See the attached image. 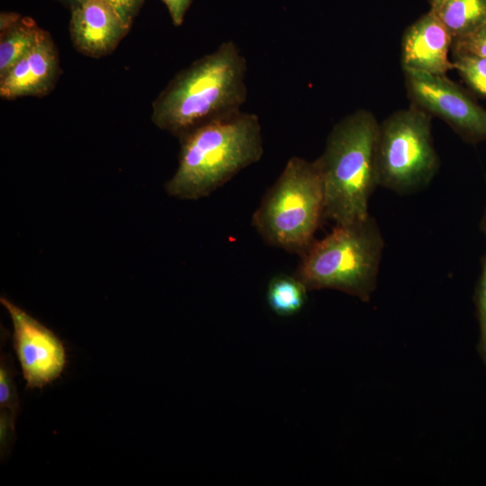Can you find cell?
Segmentation results:
<instances>
[{"mask_svg":"<svg viewBox=\"0 0 486 486\" xmlns=\"http://www.w3.org/2000/svg\"><path fill=\"white\" fill-rule=\"evenodd\" d=\"M247 61L232 40L180 71L152 104V122L180 138L210 121L241 111Z\"/></svg>","mask_w":486,"mask_h":486,"instance_id":"cell-1","label":"cell"},{"mask_svg":"<svg viewBox=\"0 0 486 486\" xmlns=\"http://www.w3.org/2000/svg\"><path fill=\"white\" fill-rule=\"evenodd\" d=\"M179 140L178 166L165 188L181 200L210 195L264 153L258 116L242 111L205 122Z\"/></svg>","mask_w":486,"mask_h":486,"instance_id":"cell-2","label":"cell"},{"mask_svg":"<svg viewBox=\"0 0 486 486\" xmlns=\"http://www.w3.org/2000/svg\"><path fill=\"white\" fill-rule=\"evenodd\" d=\"M378 130L373 113L356 111L334 126L324 152L315 160L323 181L326 219L336 225L350 224L369 216L368 202L378 185Z\"/></svg>","mask_w":486,"mask_h":486,"instance_id":"cell-3","label":"cell"},{"mask_svg":"<svg viewBox=\"0 0 486 486\" xmlns=\"http://www.w3.org/2000/svg\"><path fill=\"white\" fill-rule=\"evenodd\" d=\"M325 194L316 161L292 157L252 216L263 240L300 256L326 219Z\"/></svg>","mask_w":486,"mask_h":486,"instance_id":"cell-4","label":"cell"},{"mask_svg":"<svg viewBox=\"0 0 486 486\" xmlns=\"http://www.w3.org/2000/svg\"><path fill=\"white\" fill-rule=\"evenodd\" d=\"M383 246L379 227L370 215L336 225L300 256L293 274L309 291L335 289L367 302L375 289Z\"/></svg>","mask_w":486,"mask_h":486,"instance_id":"cell-5","label":"cell"},{"mask_svg":"<svg viewBox=\"0 0 486 486\" xmlns=\"http://www.w3.org/2000/svg\"><path fill=\"white\" fill-rule=\"evenodd\" d=\"M429 114L412 104L379 125L378 185L403 194L428 184L432 179L439 160L433 146Z\"/></svg>","mask_w":486,"mask_h":486,"instance_id":"cell-6","label":"cell"},{"mask_svg":"<svg viewBox=\"0 0 486 486\" xmlns=\"http://www.w3.org/2000/svg\"><path fill=\"white\" fill-rule=\"evenodd\" d=\"M413 104L447 122L464 140H486V110L446 76L404 69Z\"/></svg>","mask_w":486,"mask_h":486,"instance_id":"cell-7","label":"cell"},{"mask_svg":"<svg viewBox=\"0 0 486 486\" xmlns=\"http://www.w3.org/2000/svg\"><path fill=\"white\" fill-rule=\"evenodd\" d=\"M13 322V344L26 389H42L62 374L66 349L62 341L46 326L5 297L0 298Z\"/></svg>","mask_w":486,"mask_h":486,"instance_id":"cell-8","label":"cell"},{"mask_svg":"<svg viewBox=\"0 0 486 486\" xmlns=\"http://www.w3.org/2000/svg\"><path fill=\"white\" fill-rule=\"evenodd\" d=\"M70 11L71 41L78 52L88 57L110 54L130 28L104 0H85Z\"/></svg>","mask_w":486,"mask_h":486,"instance_id":"cell-9","label":"cell"},{"mask_svg":"<svg viewBox=\"0 0 486 486\" xmlns=\"http://www.w3.org/2000/svg\"><path fill=\"white\" fill-rule=\"evenodd\" d=\"M453 41L449 32L430 11L405 32L401 49L403 69L446 76L454 69L448 57Z\"/></svg>","mask_w":486,"mask_h":486,"instance_id":"cell-10","label":"cell"},{"mask_svg":"<svg viewBox=\"0 0 486 486\" xmlns=\"http://www.w3.org/2000/svg\"><path fill=\"white\" fill-rule=\"evenodd\" d=\"M58 57L49 34L0 77V96L15 99L22 96H43L52 90L58 76Z\"/></svg>","mask_w":486,"mask_h":486,"instance_id":"cell-11","label":"cell"},{"mask_svg":"<svg viewBox=\"0 0 486 486\" xmlns=\"http://www.w3.org/2000/svg\"><path fill=\"white\" fill-rule=\"evenodd\" d=\"M0 32V77L30 52L48 32L31 18L14 13L1 14Z\"/></svg>","mask_w":486,"mask_h":486,"instance_id":"cell-12","label":"cell"},{"mask_svg":"<svg viewBox=\"0 0 486 486\" xmlns=\"http://www.w3.org/2000/svg\"><path fill=\"white\" fill-rule=\"evenodd\" d=\"M431 11L455 40L486 21V0H440L432 3Z\"/></svg>","mask_w":486,"mask_h":486,"instance_id":"cell-13","label":"cell"},{"mask_svg":"<svg viewBox=\"0 0 486 486\" xmlns=\"http://www.w3.org/2000/svg\"><path fill=\"white\" fill-rule=\"evenodd\" d=\"M309 290L293 274H277L268 283L266 302L278 316L289 317L298 313L307 301Z\"/></svg>","mask_w":486,"mask_h":486,"instance_id":"cell-14","label":"cell"},{"mask_svg":"<svg viewBox=\"0 0 486 486\" xmlns=\"http://www.w3.org/2000/svg\"><path fill=\"white\" fill-rule=\"evenodd\" d=\"M454 64L466 83L486 98V58L467 52H454Z\"/></svg>","mask_w":486,"mask_h":486,"instance_id":"cell-15","label":"cell"},{"mask_svg":"<svg viewBox=\"0 0 486 486\" xmlns=\"http://www.w3.org/2000/svg\"><path fill=\"white\" fill-rule=\"evenodd\" d=\"M14 374L15 370L12 356L2 352L0 359V410H7L16 417L19 410V397Z\"/></svg>","mask_w":486,"mask_h":486,"instance_id":"cell-16","label":"cell"},{"mask_svg":"<svg viewBox=\"0 0 486 486\" xmlns=\"http://www.w3.org/2000/svg\"><path fill=\"white\" fill-rule=\"evenodd\" d=\"M480 228L486 237V206L480 223ZM482 273L474 293V302L480 324V338L477 350L482 362L486 364V252L482 258Z\"/></svg>","mask_w":486,"mask_h":486,"instance_id":"cell-17","label":"cell"},{"mask_svg":"<svg viewBox=\"0 0 486 486\" xmlns=\"http://www.w3.org/2000/svg\"><path fill=\"white\" fill-rule=\"evenodd\" d=\"M454 52H467L486 58V21L472 32L453 41Z\"/></svg>","mask_w":486,"mask_h":486,"instance_id":"cell-18","label":"cell"},{"mask_svg":"<svg viewBox=\"0 0 486 486\" xmlns=\"http://www.w3.org/2000/svg\"><path fill=\"white\" fill-rule=\"evenodd\" d=\"M15 418L11 412L0 410V446L2 457L9 451L15 438Z\"/></svg>","mask_w":486,"mask_h":486,"instance_id":"cell-19","label":"cell"},{"mask_svg":"<svg viewBox=\"0 0 486 486\" xmlns=\"http://www.w3.org/2000/svg\"><path fill=\"white\" fill-rule=\"evenodd\" d=\"M110 4L120 14L128 26H131L132 22L140 10L145 0H104Z\"/></svg>","mask_w":486,"mask_h":486,"instance_id":"cell-20","label":"cell"},{"mask_svg":"<svg viewBox=\"0 0 486 486\" xmlns=\"http://www.w3.org/2000/svg\"><path fill=\"white\" fill-rule=\"evenodd\" d=\"M175 26H180L193 0H162Z\"/></svg>","mask_w":486,"mask_h":486,"instance_id":"cell-21","label":"cell"},{"mask_svg":"<svg viewBox=\"0 0 486 486\" xmlns=\"http://www.w3.org/2000/svg\"><path fill=\"white\" fill-rule=\"evenodd\" d=\"M59 1H61L63 4H65L67 6H68L71 9L85 0H59Z\"/></svg>","mask_w":486,"mask_h":486,"instance_id":"cell-22","label":"cell"},{"mask_svg":"<svg viewBox=\"0 0 486 486\" xmlns=\"http://www.w3.org/2000/svg\"><path fill=\"white\" fill-rule=\"evenodd\" d=\"M437 1H440V0H432V3H434V2H437Z\"/></svg>","mask_w":486,"mask_h":486,"instance_id":"cell-23","label":"cell"}]
</instances>
